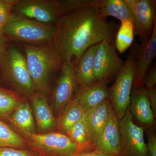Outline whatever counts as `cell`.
Masks as SVG:
<instances>
[{"label": "cell", "mask_w": 156, "mask_h": 156, "mask_svg": "<svg viewBox=\"0 0 156 156\" xmlns=\"http://www.w3.org/2000/svg\"><path fill=\"white\" fill-rule=\"evenodd\" d=\"M59 71L52 94L53 111L56 118L72 99L78 87L73 62H62Z\"/></svg>", "instance_id": "cell-10"}, {"label": "cell", "mask_w": 156, "mask_h": 156, "mask_svg": "<svg viewBox=\"0 0 156 156\" xmlns=\"http://www.w3.org/2000/svg\"><path fill=\"white\" fill-rule=\"evenodd\" d=\"M31 146L53 156H73L83 151L64 133L54 131L41 134L22 132Z\"/></svg>", "instance_id": "cell-7"}, {"label": "cell", "mask_w": 156, "mask_h": 156, "mask_svg": "<svg viewBox=\"0 0 156 156\" xmlns=\"http://www.w3.org/2000/svg\"><path fill=\"white\" fill-rule=\"evenodd\" d=\"M37 154L32 151L16 148H0V156H37Z\"/></svg>", "instance_id": "cell-27"}, {"label": "cell", "mask_w": 156, "mask_h": 156, "mask_svg": "<svg viewBox=\"0 0 156 156\" xmlns=\"http://www.w3.org/2000/svg\"><path fill=\"white\" fill-rule=\"evenodd\" d=\"M8 120L14 124L21 132L36 134V125L32 111L28 102L22 101L9 116Z\"/></svg>", "instance_id": "cell-21"}, {"label": "cell", "mask_w": 156, "mask_h": 156, "mask_svg": "<svg viewBox=\"0 0 156 156\" xmlns=\"http://www.w3.org/2000/svg\"><path fill=\"white\" fill-rule=\"evenodd\" d=\"M27 142L26 140L12 130L4 121L0 120V148H24Z\"/></svg>", "instance_id": "cell-25"}, {"label": "cell", "mask_w": 156, "mask_h": 156, "mask_svg": "<svg viewBox=\"0 0 156 156\" xmlns=\"http://www.w3.org/2000/svg\"><path fill=\"white\" fill-rule=\"evenodd\" d=\"M139 47L137 43L131 46L127 59L124 62L114 83L108 89L112 108L119 121L124 116L130 105Z\"/></svg>", "instance_id": "cell-5"}, {"label": "cell", "mask_w": 156, "mask_h": 156, "mask_svg": "<svg viewBox=\"0 0 156 156\" xmlns=\"http://www.w3.org/2000/svg\"><path fill=\"white\" fill-rule=\"evenodd\" d=\"M88 0H18L12 13L46 24L85 5Z\"/></svg>", "instance_id": "cell-3"}, {"label": "cell", "mask_w": 156, "mask_h": 156, "mask_svg": "<svg viewBox=\"0 0 156 156\" xmlns=\"http://www.w3.org/2000/svg\"><path fill=\"white\" fill-rule=\"evenodd\" d=\"M107 84L104 82L80 87L73 97L82 105L85 112L94 108L109 98Z\"/></svg>", "instance_id": "cell-17"}, {"label": "cell", "mask_w": 156, "mask_h": 156, "mask_svg": "<svg viewBox=\"0 0 156 156\" xmlns=\"http://www.w3.org/2000/svg\"><path fill=\"white\" fill-rule=\"evenodd\" d=\"M133 16L134 33L140 43L148 41L156 23V0H124Z\"/></svg>", "instance_id": "cell-11"}, {"label": "cell", "mask_w": 156, "mask_h": 156, "mask_svg": "<svg viewBox=\"0 0 156 156\" xmlns=\"http://www.w3.org/2000/svg\"><path fill=\"white\" fill-rule=\"evenodd\" d=\"M2 27L0 25V34L2 33Z\"/></svg>", "instance_id": "cell-33"}, {"label": "cell", "mask_w": 156, "mask_h": 156, "mask_svg": "<svg viewBox=\"0 0 156 156\" xmlns=\"http://www.w3.org/2000/svg\"><path fill=\"white\" fill-rule=\"evenodd\" d=\"M95 4L98 13L103 18L106 19L108 16H112L121 21H133L131 10L124 0H95Z\"/></svg>", "instance_id": "cell-19"}, {"label": "cell", "mask_w": 156, "mask_h": 156, "mask_svg": "<svg viewBox=\"0 0 156 156\" xmlns=\"http://www.w3.org/2000/svg\"><path fill=\"white\" fill-rule=\"evenodd\" d=\"M124 63L117 54L115 43L105 40L98 43L94 62L95 81L108 83L116 77Z\"/></svg>", "instance_id": "cell-8"}, {"label": "cell", "mask_w": 156, "mask_h": 156, "mask_svg": "<svg viewBox=\"0 0 156 156\" xmlns=\"http://www.w3.org/2000/svg\"><path fill=\"white\" fill-rule=\"evenodd\" d=\"M25 98L17 93L0 87V120H8Z\"/></svg>", "instance_id": "cell-22"}, {"label": "cell", "mask_w": 156, "mask_h": 156, "mask_svg": "<svg viewBox=\"0 0 156 156\" xmlns=\"http://www.w3.org/2000/svg\"><path fill=\"white\" fill-rule=\"evenodd\" d=\"M23 45L35 92L47 96L50 91L51 78L59 71L62 63L54 43Z\"/></svg>", "instance_id": "cell-2"}, {"label": "cell", "mask_w": 156, "mask_h": 156, "mask_svg": "<svg viewBox=\"0 0 156 156\" xmlns=\"http://www.w3.org/2000/svg\"><path fill=\"white\" fill-rule=\"evenodd\" d=\"M156 55V23L151 37L140 43L137 51L136 68L132 89L144 87V80Z\"/></svg>", "instance_id": "cell-14"}, {"label": "cell", "mask_w": 156, "mask_h": 156, "mask_svg": "<svg viewBox=\"0 0 156 156\" xmlns=\"http://www.w3.org/2000/svg\"><path fill=\"white\" fill-rule=\"evenodd\" d=\"M95 150L113 156H121L119 120L112 109L108 119L97 141Z\"/></svg>", "instance_id": "cell-13"}, {"label": "cell", "mask_w": 156, "mask_h": 156, "mask_svg": "<svg viewBox=\"0 0 156 156\" xmlns=\"http://www.w3.org/2000/svg\"><path fill=\"white\" fill-rule=\"evenodd\" d=\"M149 101L154 115L156 118V88L146 89Z\"/></svg>", "instance_id": "cell-31"}, {"label": "cell", "mask_w": 156, "mask_h": 156, "mask_svg": "<svg viewBox=\"0 0 156 156\" xmlns=\"http://www.w3.org/2000/svg\"><path fill=\"white\" fill-rule=\"evenodd\" d=\"M73 156H113L107 154L103 153L97 151H91L76 154Z\"/></svg>", "instance_id": "cell-32"}, {"label": "cell", "mask_w": 156, "mask_h": 156, "mask_svg": "<svg viewBox=\"0 0 156 156\" xmlns=\"http://www.w3.org/2000/svg\"><path fill=\"white\" fill-rule=\"evenodd\" d=\"M112 109L110 101L108 98L84 114L83 120L89 139L94 146L106 124Z\"/></svg>", "instance_id": "cell-16"}, {"label": "cell", "mask_w": 156, "mask_h": 156, "mask_svg": "<svg viewBox=\"0 0 156 156\" xmlns=\"http://www.w3.org/2000/svg\"><path fill=\"white\" fill-rule=\"evenodd\" d=\"M66 134L83 152L95 150L94 145L89 139L83 119L73 125Z\"/></svg>", "instance_id": "cell-23"}, {"label": "cell", "mask_w": 156, "mask_h": 156, "mask_svg": "<svg viewBox=\"0 0 156 156\" xmlns=\"http://www.w3.org/2000/svg\"><path fill=\"white\" fill-rule=\"evenodd\" d=\"M55 25L53 42L62 63L74 65L91 46L105 40L115 43L118 30L117 24L99 15L95 0L62 15Z\"/></svg>", "instance_id": "cell-1"}, {"label": "cell", "mask_w": 156, "mask_h": 156, "mask_svg": "<svg viewBox=\"0 0 156 156\" xmlns=\"http://www.w3.org/2000/svg\"><path fill=\"white\" fill-rule=\"evenodd\" d=\"M37 156H44L43 155L41 154L37 155Z\"/></svg>", "instance_id": "cell-34"}, {"label": "cell", "mask_w": 156, "mask_h": 156, "mask_svg": "<svg viewBox=\"0 0 156 156\" xmlns=\"http://www.w3.org/2000/svg\"><path fill=\"white\" fill-rule=\"evenodd\" d=\"M129 108L134 122L144 131L156 129V117L144 87L132 89Z\"/></svg>", "instance_id": "cell-12"}, {"label": "cell", "mask_w": 156, "mask_h": 156, "mask_svg": "<svg viewBox=\"0 0 156 156\" xmlns=\"http://www.w3.org/2000/svg\"><path fill=\"white\" fill-rule=\"evenodd\" d=\"M18 0H0V25L4 26L10 19Z\"/></svg>", "instance_id": "cell-26"}, {"label": "cell", "mask_w": 156, "mask_h": 156, "mask_svg": "<svg viewBox=\"0 0 156 156\" xmlns=\"http://www.w3.org/2000/svg\"><path fill=\"white\" fill-rule=\"evenodd\" d=\"M85 113L82 105L73 97L56 118V128L58 131L66 134L73 125L83 119Z\"/></svg>", "instance_id": "cell-20"}, {"label": "cell", "mask_w": 156, "mask_h": 156, "mask_svg": "<svg viewBox=\"0 0 156 156\" xmlns=\"http://www.w3.org/2000/svg\"><path fill=\"white\" fill-rule=\"evenodd\" d=\"M1 76L25 97L30 98L35 92L25 56L17 47L7 48Z\"/></svg>", "instance_id": "cell-6"}, {"label": "cell", "mask_w": 156, "mask_h": 156, "mask_svg": "<svg viewBox=\"0 0 156 156\" xmlns=\"http://www.w3.org/2000/svg\"><path fill=\"white\" fill-rule=\"evenodd\" d=\"M134 27L133 21L130 20L121 21L115 38L116 49L119 53L125 52L131 47L134 41Z\"/></svg>", "instance_id": "cell-24"}, {"label": "cell", "mask_w": 156, "mask_h": 156, "mask_svg": "<svg viewBox=\"0 0 156 156\" xmlns=\"http://www.w3.org/2000/svg\"><path fill=\"white\" fill-rule=\"evenodd\" d=\"M7 40L8 39L3 34V33L0 34V75H1L7 48L6 47Z\"/></svg>", "instance_id": "cell-30"}, {"label": "cell", "mask_w": 156, "mask_h": 156, "mask_svg": "<svg viewBox=\"0 0 156 156\" xmlns=\"http://www.w3.org/2000/svg\"><path fill=\"white\" fill-rule=\"evenodd\" d=\"M156 68H150L148 70L144 80V86L146 89H152L156 87Z\"/></svg>", "instance_id": "cell-29"}, {"label": "cell", "mask_w": 156, "mask_h": 156, "mask_svg": "<svg viewBox=\"0 0 156 156\" xmlns=\"http://www.w3.org/2000/svg\"><path fill=\"white\" fill-rule=\"evenodd\" d=\"M147 139L146 144L148 151L150 156H156V129L145 131Z\"/></svg>", "instance_id": "cell-28"}, {"label": "cell", "mask_w": 156, "mask_h": 156, "mask_svg": "<svg viewBox=\"0 0 156 156\" xmlns=\"http://www.w3.org/2000/svg\"><path fill=\"white\" fill-rule=\"evenodd\" d=\"M121 156H150L144 137V131L133 121L129 107L119 121Z\"/></svg>", "instance_id": "cell-9"}, {"label": "cell", "mask_w": 156, "mask_h": 156, "mask_svg": "<svg viewBox=\"0 0 156 156\" xmlns=\"http://www.w3.org/2000/svg\"><path fill=\"white\" fill-rule=\"evenodd\" d=\"M97 44L91 46L75 64L78 87H83L96 83L94 75V62Z\"/></svg>", "instance_id": "cell-18"}, {"label": "cell", "mask_w": 156, "mask_h": 156, "mask_svg": "<svg viewBox=\"0 0 156 156\" xmlns=\"http://www.w3.org/2000/svg\"><path fill=\"white\" fill-rule=\"evenodd\" d=\"M30 99L39 134L57 129L56 118L48 103L47 95L35 92Z\"/></svg>", "instance_id": "cell-15"}, {"label": "cell", "mask_w": 156, "mask_h": 156, "mask_svg": "<svg viewBox=\"0 0 156 156\" xmlns=\"http://www.w3.org/2000/svg\"><path fill=\"white\" fill-rule=\"evenodd\" d=\"M54 24H46L12 13L3 27L2 33L7 39L27 44L41 45L53 41Z\"/></svg>", "instance_id": "cell-4"}]
</instances>
